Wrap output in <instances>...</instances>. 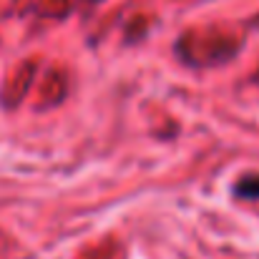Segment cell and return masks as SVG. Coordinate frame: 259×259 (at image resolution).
Instances as JSON below:
<instances>
[{
    "instance_id": "obj_1",
    "label": "cell",
    "mask_w": 259,
    "mask_h": 259,
    "mask_svg": "<svg viewBox=\"0 0 259 259\" xmlns=\"http://www.w3.org/2000/svg\"><path fill=\"white\" fill-rule=\"evenodd\" d=\"M234 196H239V199H259V174L239 179L237 186H234Z\"/></svg>"
}]
</instances>
